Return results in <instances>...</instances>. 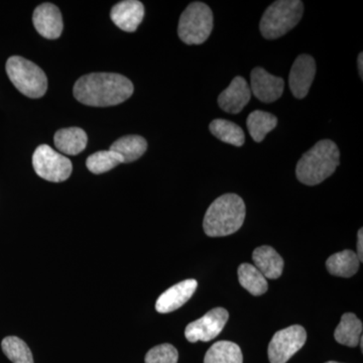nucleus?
I'll use <instances>...</instances> for the list:
<instances>
[{
    "mask_svg": "<svg viewBox=\"0 0 363 363\" xmlns=\"http://www.w3.org/2000/svg\"><path fill=\"white\" fill-rule=\"evenodd\" d=\"M204 363H243V355L238 344L218 341L208 350Z\"/></svg>",
    "mask_w": 363,
    "mask_h": 363,
    "instance_id": "21",
    "label": "nucleus"
},
{
    "mask_svg": "<svg viewBox=\"0 0 363 363\" xmlns=\"http://www.w3.org/2000/svg\"><path fill=\"white\" fill-rule=\"evenodd\" d=\"M307 340L304 327L293 325L274 334L269 345L271 363H286L298 352Z\"/></svg>",
    "mask_w": 363,
    "mask_h": 363,
    "instance_id": "8",
    "label": "nucleus"
},
{
    "mask_svg": "<svg viewBox=\"0 0 363 363\" xmlns=\"http://www.w3.org/2000/svg\"><path fill=\"white\" fill-rule=\"evenodd\" d=\"M147 143L140 135H125L112 143L111 150L118 155L123 162H133L147 152Z\"/></svg>",
    "mask_w": 363,
    "mask_h": 363,
    "instance_id": "19",
    "label": "nucleus"
},
{
    "mask_svg": "<svg viewBox=\"0 0 363 363\" xmlns=\"http://www.w3.org/2000/svg\"><path fill=\"white\" fill-rule=\"evenodd\" d=\"M33 166L37 175L45 181L61 183L71 176L72 162L47 145L37 147L33 152Z\"/></svg>",
    "mask_w": 363,
    "mask_h": 363,
    "instance_id": "7",
    "label": "nucleus"
},
{
    "mask_svg": "<svg viewBox=\"0 0 363 363\" xmlns=\"http://www.w3.org/2000/svg\"><path fill=\"white\" fill-rule=\"evenodd\" d=\"M130 79L114 73H92L79 78L74 96L88 106L106 107L121 104L133 95Z\"/></svg>",
    "mask_w": 363,
    "mask_h": 363,
    "instance_id": "1",
    "label": "nucleus"
},
{
    "mask_svg": "<svg viewBox=\"0 0 363 363\" xmlns=\"http://www.w3.org/2000/svg\"><path fill=\"white\" fill-rule=\"evenodd\" d=\"M213 30V13L203 2H192L181 14L178 35L187 45H201Z\"/></svg>",
    "mask_w": 363,
    "mask_h": 363,
    "instance_id": "6",
    "label": "nucleus"
},
{
    "mask_svg": "<svg viewBox=\"0 0 363 363\" xmlns=\"http://www.w3.org/2000/svg\"><path fill=\"white\" fill-rule=\"evenodd\" d=\"M250 87L252 93L260 101L272 104L283 95L285 81L257 67L252 71Z\"/></svg>",
    "mask_w": 363,
    "mask_h": 363,
    "instance_id": "10",
    "label": "nucleus"
},
{
    "mask_svg": "<svg viewBox=\"0 0 363 363\" xmlns=\"http://www.w3.org/2000/svg\"><path fill=\"white\" fill-rule=\"evenodd\" d=\"M87 135L82 128H62L55 133L54 143L57 149L67 156H76L85 150L87 145Z\"/></svg>",
    "mask_w": 363,
    "mask_h": 363,
    "instance_id": "17",
    "label": "nucleus"
},
{
    "mask_svg": "<svg viewBox=\"0 0 363 363\" xmlns=\"http://www.w3.org/2000/svg\"><path fill=\"white\" fill-rule=\"evenodd\" d=\"M238 274L240 285L252 296L264 295L269 289V284L264 274L252 264H240Z\"/></svg>",
    "mask_w": 363,
    "mask_h": 363,
    "instance_id": "24",
    "label": "nucleus"
},
{
    "mask_svg": "<svg viewBox=\"0 0 363 363\" xmlns=\"http://www.w3.org/2000/svg\"><path fill=\"white\" fill-rule=\"evenodd\" d=\"M359 262L357 252L346 250L331 255L327 259L326 267L333 276L351 278L358 272Z\"/></svg>",
    "mask_w": 363,
    "mask_h": 363,
    "instance_id": "20",
    "label": "nucleus"
},
{
    "mask_svg": "<svg viewBox=\"0 0 363 363\" xmlns=\"http://www.w3.org/2000/svg\"><path fill=\"white\" fill-rule=\"evenodd\" d=\"M33 23L35 30L45 39L56 40L63 32V18L58 7L43 4L33 11Z\"/></svg>",
    "mask_w": 363,
    "mask_h": 363,
    "instance_id": "12",
    "label": "nucleus"
},
{
    "mask_svg": "<svg viewBox=\"0 0 363 363\" xmlns=\"http://www.w3.org/2000/svg\"><path fill=\"white\" fill-rule=\"evenodd\" d=\"M1 348L6 357L13 363H33L32 351L25 341L16 336H9L2 340Z\"/></svg>",
    "mask_w": 363,
    "mask_h": 363,
    "instance_id": "25",
    "label": "nucleus"
},
{
    "mask_svg": "<svg viewBox=\"0 0 363 363\" xmlns=\"http://www.w3.org/2000/svg\"><path fill=\"white\" fill-rule=\"evenodd\" d=\"M363 54L362 52H360L359 56H358V71H359L360 77L362 79V73H363Z\"/></svg>",
    "mask_w": 363,
    "mask_h": 363,
    "instance_id": "29",
    "label": "nucleus"
},
{
    "mask_svg": "<svg viewBox=\"0 0 363 363\" xmlns=\"http://www.w3.org/2000/svg\"><path fill=\"white\" fill-rule=\"evenodd\" d=\"M179 359L178 350L172 344H161L155 346L145 355V363H177Z\"/></svg>",
    "mask_w": 363,
    "mask_h": 363,
    "instance_id": "27",
    "label": "nucleus"
},
{
    "mask_svg": "<svg viewBox=\"0 0 363 363\" xmlns=\"http://www.w3.org/2000/svg\"><path fill=\"white\" fill-rule=\"evenodd\" d=\"M228 318V312L224 308H215L186 327V338L191 343L213 340L223 330Z\"/></svg>",
    "mask_w": 363,
    "mask_h": 363,
    "instance_id": "9",
    "label": "nucleus"
},
{
    "mask_svg": "<svg viewBox=\"0 0 363 363\" xmlns=\"http://www.w3.org/2000/svg\"><path fill=\"white\" fill-rule=\"evenodd\" d=\"M362 228L358 230L357 233V257L359 262H362L363 260V233Z\"/></svg>",
    "mask_w": 363,
    "mask_h": 363,
    "instance_id": "28",
    "label": "nucleus"
},
{
    "mask_svg": "<svg viewBox=\"0 0 363 363\" xmlns=\"http://www.w3.org/2000/svg\"><path fill=\"white\" fill-rule=\"evenodd\" d=\"M316 75V63L309 55H300L294 62L289 77V85L294 96L303 99L307 96Z\"/></svg>",
    "mask_w": 363,
    "mask_h": 363,
    "instance_id": "11",
    "label": "nucleus"
},
{
    "mask_svg": "<svg viewBox=\"0 0 363 363\" xmlns=\"http://www.w3.org/2000/svg\"><path fill=\"white\" fill-rule=\"evenodd\" d=\"M252 259L255 267L266 279H277L283 274L285 266L283 257L271 247H257L252 253Z\"/></svg>",
    "mask_w": 363,
    "mask_h": 363,
    "instance_id": "16",
    "label": "nucleus"
},
{
    "mask_svg": "<svg viewBox=\"0 0 363 363\" xmlns=\"http://www.w3.org/2000/svg\"><path fill=\"white\" fill-rule=\"evenodd\" d=\"M245 219V204L236 194L217 198L205 214L203 227L210 238L230 235L240 230Z\"/></svg>",
    "mask_w": 363,
    "mask_h": 363,
    "instance_id": "3",
    "label": "nucleus"
},
{
    "mask_svg": "<svg viewBox=\"0 0 363 363\" xmlns=\"http://www.w3.org/2000/svg\"><path fill=\"white\" fill-rule=\"evenodd\" d=\"M304 4L300 0H278L271 4L260 21V33L267 40L283 37L300 23Z\"/></svg>",
    "mask_w": 363,
    "mask_h": 363,
    "instance_id": "4",
    "label": "nucleus"
},
{
    "mask_svg": "<svg viewBox=\"0 0 363 363\" xmlns=\"http://www.w3.org/2000/svg\"><path fill=\"white\" fill-rule=\"evenodd\" d=\"M339 160L340 152L336 143L330 140H320L301 157L296 175L305 185H318L333 175L339 166Z\"/></svg>",
    "mask_w": 363,
    "mask_h": 363,
    "instance_id": "2",
    "label": "nucleus"
},
{
    "mask_svg": "<svg viewBox=\"0 0 363 363\" xmlns=\"http://www.w3.org/2000/svg\"><path fill=\"white\" fill-rule=\"evenodd\" d=\"M247 125L252 140L262 143L267 133L278 125V118L269 112L255 111L248 116Z\"/></svg>",
    "mask_w": 363,
    "mask_h": 363,
    "instance_id": "22",
    "label": "nucleus"
},
{
    "mask_svg": "<svg viewBox=\"0 0 363 363\" xmlns=\"http://www.w3.org/2000/svg\"><path fill=\"white\" fill-rule=\"evenodd\" d=\"M362 334V322L353 313H345L334 332V338L338 343L350 347H357Z\"/></svg>",
    "mask_w": 363,
    "mask_h": 363,
    "instance_id": "18",
    "label": "nucleus"
},
{
    "mask_svg": "<svg viewBox=\"0 0 363 363\" xmlns=\"http://www.w3.org/2000/svg\"><path fill=\"white\" fill-rule=\"evenodd\" d=\"M326 363H340V362H326Z\"/></svg>",
    "mask_w": 363,
    "mask_h": 363,
    "instance_id": "30",
    "label": "nucleus"
},
{
    "mask_svg": "<svg viewBox=\"0 0 363 363\" xmlns=\"http://www.w3.org/2000/svg\"><path fill=\"white\" fill-rule=\"evenodd\" d=\"M197 281L193 279H185V281L171 286L157 298V311L161 314L176 311L192 298L197 290Z\"/></svg>",
    "mask_w": 363,
    "mask_h": 363,
    "instance_id": "14",
    "label": "nucleus"
},
{
    "mask_svg": "<svg viewBox=\"0 0 363 363\" xmlns=\"http://www.w3.org/2000/svg\"><path fill=\"white\" fill-rule=\"evenodd\" d=\"M252 91L245 78L238 76L218 97V104L227 113L238 114L250 102Z\"/></svg>",
    "mask_w": 363,
    "mask_h": 363,
    "instance_id": "13",
    "label": "nucleus"
},
{
    "mask_svg": "<svg viewBox=\"0 0 363 363\" xmlns=\"http://www.w3.org/2000/svg\"><path fill=\"white\" fill-rule=\"evenodd\" d=\"M145 16V6L138 0H124L118 2L111 11L114 25L124 32L133 33L138 30Z\"/></svg>",
    "mask_w": 363,
    "mask_h": 363,
    "instance_id": "15",
    "label": "nucleus"
},
{
    "mask_svg": "<svg viewBox=\"0 0 363 363\" xmlns=\"http://www.w3.org/2000/svg\"><path fill=\"white\" fill-rule=\"evenodd\" d=\"M123 159L112 150H101L91 155L86 161V166L95 175L106 173L123 164Z\"/></svg>",
    "mask_w": 363,
    "mask_h": 363,
    "instance_id": "26",
    "label": "nucleus"
},
{
    "mask_svg": "<svg viewBox=\"0 0 363 363\" xmlns=\"http://www.w3.org/2000/svg\"><path fill=\"white\" fill-rule=\"evenodd\" d=\"M6 73L16 89L30 98L44 96L48 89L45 72L23 57L13 56L6 62Z\"/></svg>",
    "mask_w": 363,
    "mask_h": 363,
    "instance_id": "5",
    "label": "nucleus"
},
{
    "mask_svg": "<svg viewBox=\"0 0 363 363\" xmlns=\"http://www.w3.org/2000/svg\"><path fill=\"white\" fill-rule=\"evenodd\" d=\"M209 130L215 138L221 142L242 147L245 143V131L238 124L225 119H214L209 125Z\"/></svg>",
    "mask_w": 363,
    "mask_h": 363,
    "instance_id": "23",
    "label": "nucleus"
}]
</instances>
